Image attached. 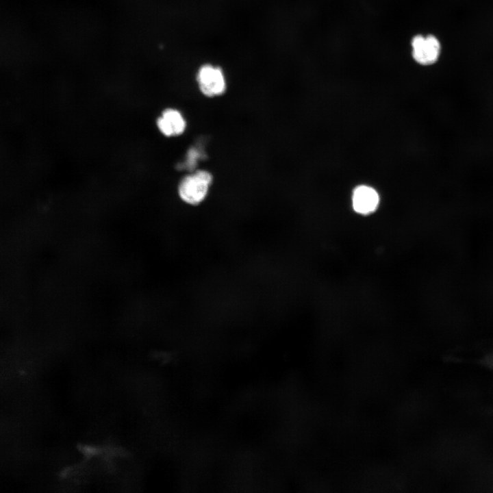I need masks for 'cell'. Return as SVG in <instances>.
<instances>
[{"instance_id": "3", "label": "cell", "mask_w": 493, "mask_h": 493, "mask_svg": "<svg viewBox=\"0 0 493 493\" xmlns=\"http://www.w3.org/2000/svg\"><path fill=\"white\" fill-rule=\"evenodd\" d=\"M412 55L416 62L428 66L434 64L440 54L441 46L433 35H416L411 41Z\"/></svg>"}, {"instance_id": "2", "label": "cell", "mask_w": 493, "mask_h": 493, "mask_svg": "<svg viewBox=\"0 0 493 493\" xmlns=\"http://www.w3.org/2000/svg\"><path fill=\"white\" fill-rule=\"evenodd\" d=\"M195 78L200 93L206 98H218L227 91V78L218 66L203 64L198 68Z\"/></svg>"}, {"instance_id": "4", "label": "cell", "mask_w": 493, "mask_h": 493, "mask_svg": "<svg viewBox=\"0 0 493 493\" xmlns=\"http://www.w3.org/2000/svg\"><path fill=\"white\" fill-rule=\"evenodd\" d=\"M157 127L166 137H177L186 130L187 121L181 112L176 108L165 109L157 120Z\"/></svg>"}, {"instance_id": "5", "label": "cell", "mask_w": 493, "mask_h": 493, "mask_svg": "<svg viewBox=\"0 0 493 493\" xmlns=\"http://www.w3.org/2000/svg\"><path fill=\"white\" fill-rule=\"evenodd\" d=\"M379 203V196L372 187L361 185L355 188L352 196L354 210L360 214L373 212Z\"/></svg>"}, {"instance_id": "1", "label": "cell", "mask_w": 493, "mask_h": 493, "mask_svg": "<svg viewBox=\"0 0 493 493\" xmlns=\"http://www.w3.org/2000/svg\"><path fill=\"white\" fill-rule=\"evenodd\" d=\"M214 183V175L208 170H192L179 182L177 193L181 200L190 205H197L207 197Z\"/></svg>"}]
</instances>
